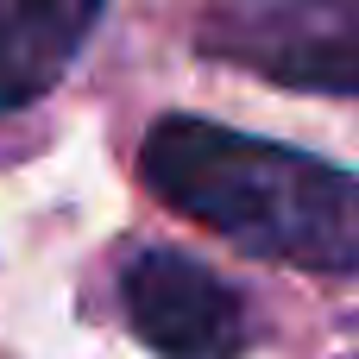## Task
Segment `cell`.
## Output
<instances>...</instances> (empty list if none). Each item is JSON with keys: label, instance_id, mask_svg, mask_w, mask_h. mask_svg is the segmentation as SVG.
<instances>
[{"label": "cell", "instance_id": "4", "mask_svg": "<svg viewBox=\"0 0 359 359\" xmlns=\"http://www.w3.org/2000/svg\"><path fill=\"white\" fill-rule=\"evenodd\" d=\"M107 0H0V114L44 101Z\"/></svg>", "mask_w": 359, "mask_h": 359}, {"label": "cell", "instance_id": "2", "mask_svg": "<svg viewBox=\"0 0 359 359\" xmlns=\"http://www.w3.org/2000/svg\"><path fill=\"white\" fill-rule=\"evenodd\" d=\"M196 44L284 88L359 95V0H215Z\"/></svg>", "mask_w": 359, "mask_h": 359}, {"label": "cell", "instance_id": "1", "mask_svg": "<svg viewBox=\"0 0 359 359\" xmlns=\"http://www.w3.org/2000/svg\"><path fill=\"white\" fill-rule=\"evenodd\" d=\"M145 183L196 227L297 271H359V177L215 120H158L139 145Z\"/></svg>", "mask_w": 359, "mask_h": 359}, {"label": "cell", "instance_id": "3", "mask_svg": "<svg viewBox=\"0 0 359 359\" xmlns=\"http://www.w3.org/2000/svg\"><path fill=\"white\" fill-rule=\"evenodd\" d=\"M120 303L158 359H240L252 341L246 297L177 246H133L120 265Z\"/></svg>", "mask_w": 359, "mask_h": 359}]
</instances>
